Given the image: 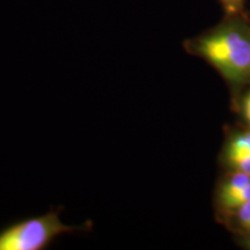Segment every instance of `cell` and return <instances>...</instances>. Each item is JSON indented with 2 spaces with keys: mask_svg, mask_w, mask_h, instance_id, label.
I'll use <instances>...</instances> for the list:
<instances>
[{
  "mask_svg": "<svg viewBox=\"0 0 250 250\" xmlns=\"http://www.w3.org/2000/svg\"><path fill=\"white\" fill-rule=\"evenodd\" d=\"M242 14L228 15L218 27L186 42L190 54L205 59L234 80L250 74V29L248 19Z\"/></svg>",
  "mask_w": 250,
  "mask_h": 250,
  "instance_id": "6da1fadb",
  "label": "cell"
},
{
  "mask_svg": "<svg viewBox=\"0 0 250 250\" xmlns=\"http://www.w3.org/2000/svg\"><path fill=\"white\" fill-rule=\"evenodd\" d=\"M61 208L50 210L37 217H30L0 229V250H45L64 234L88 232L92 223L70 226L61 220Z\"/></svg>",
  "mask_w": 250,
  "mask_h": 250,
  "instance_id": "7a4b0ae2",
  "label": "cell"
},
{
  "mask_svg": "<svg viewBox=\"0 0 250 250\" xmlns=\"http://www.w3.org/2000/svg\"><path fill=\"white\" fill-rule=\"evenodd\" d=\"M220 204L225 210H237L240 206H242L250 199V183L247 184L239 191L232 193V195L221 197Z\"/></svg>",
  "mask_w": 250,
  "mask_h": 250,
  "instance_id": "3957f363",
  "label": "cell"
},
{
  "mask_svg": "<svg viewBox=\"0 0 250 250\" xmlns=\"http://www.w3.org/2000/svg\"><path fill=\"white\" fill-rule=\"evenodd\" d=\"M249 183H250V175L242 173V171H237V173L232 175V177H230L229 180H227L226 182L223 184L219 198L232 195V193L241 190L242 188H245L247 184Z\"/></svg>",
  "mask_w": 250,
  "mask_h": 250,
  "instance_id": "277c9868",
  "label": "cell"
},
{
  "mask_svg": "<svg viewBox=\"0 0 250 250\" xmlns=\"http://www.w3.org/2000/svg\"><path fill=\"white\" fill-rule=\"evenodd\" d=\"M229 160L237 170L250 175V153L229 151Z\"/></svg>",
  "mask_w": 250,
  "mask_h": 250,
  "instance_id": "5b68a950",
  "label": "cell"
},
{
  "mask_svg": "<svg viewBox=\"0 0 250 250\" xmlns=\"http://www.w3.org/2000/svg\"><path fill=\"white\" fill-rule=\"evenodd\" d=\"M229 151L250 153V132L236 137L230 144Z\"/></svg>",
  "mask_w": 250,
  "mask_h": 250,
  "instance_id": "8992f818",
  "label": "cell"
},
{
  "mask_svg": "<svg viewBox=\"0 0 250 250\" xmlns=\"http://www.w3.org/2000/svg\"><path fill=\"white\" fill-rule=\"evenodd\" d=\"M221 5L226 11L227 15L242 14L243 0H220Z\"/></svg>",
  "mask_w": 250,
  "mask_h": 250,
  "instance_id": "52a82bcc",
  "label": "cell"
},
{
  "mask_svg": "<svg viewBox=\"0 0 250 250\" xmlns=\"http://www.w3.org/2000/svg\"><path fill=\"white\" fill-rule=\"evenodd\" d=\"M236 211L240 224H241L243 227L250 228V199L242 206H240Z\"/></svg>",
  "mask_w": 250,
  "mask_h": 250,
  "instance_id": "ba28073f",
  "label": "cell"
},
{
  "mask_svg": "<svg viewBox=\"0 0 250 250\" xmlns=\"http://www.w3.org/2000/svg\"><path fill=\"white\" fill-rule=\"evenodd\" d=\"M245 110H246V116L247 120L250 123V94L248 95V98L246 100V104H245Z\"/></svg>",
  "mask_w": 250,
  "mask_h": 250,
  "instance_id": "9c48e42d",
  "label": "cell"
},
{
  "mask_svg": "<svg viewBox=\"0 0 250 250\" xmlns=\"http://www.w3.org/2000/svg\"><path fill=\"white\" fill-rule=\"evenodd\" d=\"M248 23H249V29H250V20L248 19Z\"/></svg>",
  "mask_w": 250,
  "mask_h": 250,
  "instance_id": "30bf717a",
  "label": "cell"
}]
</instances>
